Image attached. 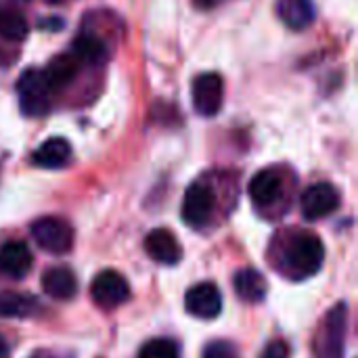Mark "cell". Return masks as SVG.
<instances>
[{
  "mask_svg": "<svg viewBox=\"0 0 358 358\" xmlns=\"http://www.w3.org/2000/svg\"><path fill=\"white\" fill-rule=\"evenodd\" d=\"M201 358H239V352L233 344L229 342H212L206 350Z\"/></svg>",
  "mask_w": 358,
  "mask_h": 358,
  "instance_id": "obj_22",
  "label": "cell"
},
{
  "mask_svg": "<svg viewBox=\"0 0 358 358\" xmlns=\"http://www.w3.org/2000/svg\"><path fill=\"white\" fill-rule=\"evenodd\" d=\"M281 193H283V180L275 170H262L250 182V197L260 208L273 206L281 197Z\"/></svg>",
  "mask_w": 358,
  "mask_h": 358,
  "instance_id": "obj_12",
  "label": "cell"
},
{
  "mask_svg": "<svg viewBox=\"0 0 358 358\" xmlns=\"http://www.w3.org/2000/svg\"><path fill=\"white\" fill-rule=\"evenodd\" d=\"M300 206H302V214L306 220H321L338 210L340 193L329 182H317L304 191Z\"/></svg>",
  "mask_w": 358,
  "mask_h": 358,
  "instance_id": "obj_8",
  "label": "cell"
},
{
  "mask_svg": "<svg viewBox=\"0 0 358 358\" xmlns=\"http://www.w3.org/2000/svg\"><path fill=\"white\" fill-rule=\"evenodd\" d=\"M31 237L44 252L55 256L67 254L73 245V229L69 227L67 220L57 216L36 220L31 224Z\"/></svg>",
  "mask_w": 358,
  "mask_h": 358,
  "instance_id": "obj_2",
  "label": "cell"
},
{
  "mask_svg": "<svg viewBox=\"0 0 358 358\" xmlns=\"http://www.w3.org/2000/svg\"><path fill=\"white\" fill-rule=\"evenodd\" d=\"M71 55H73L78 61H84V63L94 65V63H101V61L107 57V48H105L103 40H99L96 36H92V34H82V36L76 38Z\"/></svg>",
  "mask_w": 358,
  "mask_h": 358,
  "instance_id": "obj_19",
  "label": "cell"
},
{
  "mask_svg": "<svg viewBox=\"0 0 358 358\" xmlns=\"http://www.w3.org/2000/svg\"><path fill=\"white\" fill-rule=\"evenodd\" d=\"M6 357H8V344H6V340L2 338V334H0V358Z\"/></svg>",
  "mask_w": 358,
  "mask_h": 358,
  "instance_id": "obj_24",
  "label": "cell"
},
{
  "mask_svg": "<svg viewBox=\"0 0 358 358\" xmlns=\"http://www.w3.org/2000/svg\"><path fill=\"white\" fill-rule=\"evenodd\" d=\"M48 2H52V4H57V2H65V0H48Z\"/></svg>",
  "mask_w": 358,
  "mask_h": 358,
  "instance_id": "obj_26",
  "label": "cell"
},
{
  "mask_svg": "<svg viewBox=\"0 0 358 358\" xmlns=\"http://www.w3.org/2000/svg\"><path fill=\"white\" fill-rule=\"evenodd\" d=\"M325 260V248L321 239L313 233L296 235L285 252H283V266L285 273L294 279H306L321 271Z\"/></svg>",
  "mask_w": 358,
  "mask_h": 358,
  "instance_id": "obj_1",
  "label": "cell"
},
{
  "mask_svg": "<svg viewBox=\"0 0 358 358\" xmlns=\"http://www.w3.org/2000/svg\"><path fill=\"white\" fill-rule=\"evenodd\" d=\"M136 358H178V346L168 338H157L147 342Z\"/></svg>",
  "mask_w": 358,
  "mask_h": 358,
  "instance_id": "obj_21",
  "label": "cell"
},
{
  "mask_svg": "<svg viewBox=\"0 0 358 358\" xmlns=\"http://www.w3.org/2000/svg\"><path fill=\"white\" fill-rule=\"evenodd\" d=\"M187 313L197 319H216L222 310L220 289L212 281H203L193 285L185 296Z\"/></svg>",
  "mask_w": 358,
  "mask_h": 358,
  "instance_id": "obj_9",
  "label": "cell"
},
{
  "mask_svg": "<svg viewBox=\"0 0 358 358\" xmlns=\"http://www.w3.org/2000/svg\"><path fill=\"white\" fill-rule=\"evenodd\" d=\"M224 96V82L218 73H201L193 82V105L197 113L206 117H214L222 107Z\"/></svg>",
  "mask_w": 358,
  "mask_h": 358,
  "instance_id": "obj_7",
  "label": "cell"
},
{
  "mask_svg": "<svg viewBox=\"0 0 358 358\" xmlns=\"http://www.w3.org/2000/svg\"><path fill=\"white\" fill-rule=\"evenodd\" d=\"M346 304H338L323 321L321 334L317 338V358H342L346 338Z\"/></svg>",
  "mask_w": 358,
  "mask_h": 358,
  "instance_id": "obj_3",
  "label": "cell"
},
{
  "mask_svg": "<svg viewBox=\"0 0 358 358\" xmlns=\"http://www.w3.org/2000/svg\"><path fill=\"white\" fill-rule=\"evenodd\" d=\"M195 2H197L199 6H203V8H206V6H214L218 0H195Z\"/></svg>",
  "mask_w": 358,
  "mask_h": 358,
  "instance_id": "obj_25",
  "label": "cell"
},
{
  "mask_svg": "<svg viewBox=\"0 0 358 358\" xmlns=\"http://www.w3.org/2000/svg\"><path fill=\"white\" fill-rule=\"evenodd\" d=\"M34 258L23 241H8L0 248V273L10 279H23L31 271Z\"/></svg>",
  "mask_w": 358,
  "mask_h": 358,
  "instance_id": "obj_11",
  "label": "cell"
},
{
  "mask_svg": "<svg viewBox=\"0 0 358 358\" xmlns=\"http://www.w3.org/2000/svg\"><path fill=\"white\" fill-rule=\"evenodd\" d=\"M17 92H19V103H21V111L29 117H38L44 115L48 111V86L44 82L42 71L38 69H27L21 73L19 84H17Z\"/></svg>",
  "mask_w": 358,
  "mask_h": 358,
  "instance_id": "obj_4",
  "label": "cell"
},
{
  "mask_svg": "<svg viewBox=\"0 0 358 358\" xmlns=\"http://www.w3.org/2000/svg\"><path fill=\"white\" fill-rule=\"evenodd\" d=\"M42 289L46 296H50L55 300H71L78 292V281L69 268L57 266V268H50L44 273Z\"/></svg>",
  "mask_w": 358,
  "mask_h": 358,
  "instance_id": "obj_14",
  "label": "cell"
},
{
  "mask_svg": "<svg viewBox=\"0 0 358 358\" xmlns=\"http://www.w3.org/2000/svg\"><path fill=\"white\" fill-rule=\"evenodd\" d=\"M27 31H29V27H27V21L23 15L15 13V10L0 13V36L4 40L21 42V40H25Z\"/></svg>",
  "mask_w": 358,
  "mask_h": 358,
  "instance_id": "obj_20",
  "label": "cell"
},
{
  "mask_svg": "<svg viewBox=\"0 0 358 358\" xmlns=\"http://www.w3.org/2000/svg\"><path fill=\"white\" fill-rule=\"evenodd\" d=\"M214 208H216L214 191L203 182H193L182 199V220L193 229H201L210 222Z\"/></svg>",
  "mask_w": 358,
  "mask_h": 358,
  "instance_id": "obj_6",
  "label": "cell"
},
{
  "mask_svg": "<svg viewBox=\"0 0 358 358\" xmlns=\"http://www.w3.org/2000/svg\"><path fill=\"white\" fill-rule=\"evenodd\" d=\"M76 73H78V59L73 55H59L42 71L48 90H61V88H65L76 78Z\"/></svg>",
  "mask_w": 358,
  "mask_h": 358,
  "instance_id": "obj_17",
  "label": "cell"
},
{
  "mask_svg": "<svg viewBox=\"0 0 358 358\" xmlns=\"http://www.w3.org/2000/svg\"><path fill=\"white\" fill-rule=\"evenodd\" d=\"M71 157V147L65 138L61 136H55V138H48L44 141L36 151H34V164L40 166V168H61L69 162Z\"/></svg>",
  "mask_w": 358,
  "mask_h": 358,
  "instance_id": "obj_16",
  "label": "cell"
},
{
  "mask_svg": "<svg viewBox=\"0 0 358 358\" xmlns=\"http://www.w3.org/2000/svg\"><path fill=\"white\" fill-rule=\"evenodd\" d=\"M145 252L151 260L166 264V266H174L182 258V248H180L178 239L168 229L151 231L145 237Z\"/></svg>",
  "mask_w": 358,
  "mask_h": 358,
  "instance_id": "obj_10",
  "label": "cell"
},
{
  "mask_svg": "<svg viewBox=\"0 0 358 358\" xmlns=\"http://www.w3.org/2000/svg\"><path fill=\"white\" fill-rule=\"evenodd\" d=\"M90 294H92V300L96 306H101L105 310H113L130 300V285L122 273L109 268L94 277Z\"/></svg>",
  "mask_w": 358,
  "mask_h": 358,
  "instance_id": "obj_5",
  "label": "cell"
},
{
  "mask_svg": "<svg viewBox=\"0 0 358 358\" xmlns=\"http://www.w3.org/2000/svg\"><path fill=\"white\" fill-rule=\"evenodd\" d=\"M235 294L239 296V300L248 302V304H258L266 298V289L268 283L264 279L262 273H258L256 268H243L235 275Z\"/></svg>",
  "mask_w": 358,
  "mask_h": 358,
  "instance_id": "obj_13",
  "label": "cell"
},
{
  "mask_svg": "<svg viewBox=\"0 0 358 358\" xmlns=\"http://www.w3.org/2000/svg\"><path fill=\"white\" fill-rule=\"evenodd\" d=\"M277 13L287 27L306 29L315 21V2L313 0H279Z\"/></svg>",
  "mask_w": 358,
  "mask_h": 358,
  "instance_id": "obj_15",
  "label": "cell"
},
{
  "mask_svg": "<svg viewBox=\"0 0 358 358\" xmlns=\"http://www.w3.org/2000/svg\"><path fill=\"white\" fill-rule=\"evenodd\" d=\"M38 310V300L23 294H0V317L21 319Z\"/></svg>",
  "mask_w": 358,
  "mask_h": 358,
  "instance_id": "obj_18",
  "label": "cell"
},
{
  "mask_svg": "<svg viewBox=\"0 0 358 358\" xmlns=\"http://www.w3.org/2000/svg\"><path fill=\"white\" fill-rule=\"evenodd\" d=\"M287 357H289V346H287L285 342L277 340V342H271V344L264 348V352H262V357L260 358H287Z\"/></svg>",
  "mask_w": 358,
  "mask_h": 358,
  "instance_id": "obj_23",
  "label": "cell"
}]
</instances>
